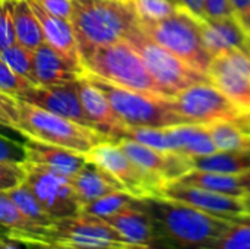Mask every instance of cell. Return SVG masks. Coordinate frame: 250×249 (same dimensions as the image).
Returning a JSON list of instances; mask_svg holds the SVG:
<instances>
[{
	"mask_svg": "<svg viewBox=\"0 0 250 249\" xmlns=\"http://www.w3.org/2000/svg\"><path fill=\"white\" fill-rule=\"evenodd\" d=\"M176 1H177V0H176Z\"/></svg>",
	"mask_w": 250,
	"mask_h": 249,
	"instance_id": "48",
	"label": "cell"
},
{
	"mask_svg": "<svg viewBox=\"0 0 250 249\" xmlns=\"http://www.w3.org/2000/svg\"><path fill=\"white\" fill-rule=\"evenodd\" d=\"M168 134L173 151L186 157H201L218 151L207 125L180 123L170 126Z\"/></svg>",
	"mask_w": 250,
	"mask_h": 249,
	"instance_id": "23",
	"label": "cell"
},
{
	"mask_svg": "<svg viewBox=\"0 0 250 249\" xmlns=\"http://www.w3.org/2000/svg\"><path fill=\"white\" fill-rule=\"evenodd\" d=\"M212 84L236 106L250 112V53L231 50L212 57Z\"/></svg>",
	"mask_w": 250,
	"mask_h": 249,
	"instance_id": "12",
	"label": "cell"
},
{
	"mask_svg": "<svg viewBox=\"0 0 250 249\" xmlns=\"http://www.w3.org/2000/svg\"><path fill=\"white\" fill-rule=\"evenodd\" d=\"M70 25L81 59L122 41L138 25L132 0H70Z\"/></svg>",
	"mask_w": 250,
	"mask_h": 249,
	"instance_id": "2",
	"label": "cell"
},
{
	"mask_svg": "<svg viewBox=\"0 0 250 249\" xmlns=\"http://www.w3.org/2000/svg\"><path fill=\"white\" fill-rule=\"evenodd\" d=\"M205 19L234 18L230 0H204Z\"/></svg>",
	"mask_w": 250,
	"mask_h": 249,
	"instance_id": "39",
	"label": "cell"
},
{
	"mask_svg": "<svg viewBox=\"0 0 250 249\" xmlns=\"http://www.w3.org/2000/svg\"><path fill=\"white\" fill-rule=\"evenodd\" d=\"M138 19L160 21L174 15L182 6L176 0H132Z\"/></svg>",
	"mask_w": 250,
	"mask_h": 249,
	"instance_id": "33",
	"label": "cell"
},
{
	"mask_svg": "<svg viewBox=\"0 0 250 249\" xmlns=\"http://www.w3.org/2000/svg\"><path fill=\"white\" fill-rule=\"evenodd\" d=\"M23 150L25 161L48 167L70 178L86 163L85 154L35 139L26 138V142H23Z\"/></svg>",
	"mask_w": 250,
	"mask_h": 249,
	"instance_id": "20",
	"label": "cell"
},
{
	"mask_svg": "<svg viewBox=\"0 0 250 249\" xmlns=\"http://www.w3.org/2000/svg\"><path fill=\"white\" fill-rule=\"evenodd\" d=\"M7 194L16 203L19 210L37 226L47 229L54 223V220L44 210V207L41 205V203L38 201V198L35 197V194L31 191V188L26 185L25 181L21 185H18L16 188L7 191Z\"/></svg>",
	"mask_w": 250,
	"mask_h": 249,
	"instance_id": "29",
	"label": "cell"
},
{
	"mask_svg": "<svg viewBox=\"0 0 250 249\" xmlns=\"http://www.w3.org/2000/svg\"><path fill=\"white\" fill-rule=\"evenodd\" d=\"M16 242H19L23 249H72L66 248V247H60V245L40 242V241H31V239H22V241H16Z\"/></svg>",
	"mask_w": 250,
	"mask_h": 249,
	"instance_id": "43",
	"label": "cell"
},
{
	"mask_svg": "<svg viewBox=\"0 0 250 249\" xmlns=\"http://www.w3.org/2000/svg\"><path fill=\"white\" fill-rule=\"evenodd\" d=\"M48 13L70 21V13H72V3L70 0H37Z\"/></svg>",
	"mask_w": 250,
	"mask_h": 249,
	"instance_id": "40",
	"label": "cell"
},
{
	"mask_svg": "<svg viewBox=\"0 0 250 249\" xmlns=\"http://www.w3.org/2000/svg\"><path fill=\"white\" fill-rule=\"evenodd\" d=\"M0 57L21 76L28 79L37 87V78L34 72V50L15 43L0 51Z\"/></svg>",
	"mask_w": 250,
	"mask_h": 249,
	"instance_id": "32",
	"label": "cell"
},
{
	"mask_svg": "<svg viewBox=\"0 0 250 249\" xmlns=\"http://www.w3.org/2000/svg\"><path fill=\"white\" fill-rule=\"evenodd\" d=\"M233 15L243 31L250 35V0H230Z\"/></svg>",
	"mask_w": 250,
	"mask_h": 249,
	"instance_id": "41",
	"label": "cell"
},
{
	"mask_svg": "<svg viewBox=\"0 0 250 249\" xmlns=\"http://www.w3.org/2000/svg\"><path fill=\"white\" fill-rule=\"evenodd\" d=\"M138 26L152 41H155L188 65L204 73L209 72L212 56L207 51L202 41L201 19L189 13L183 7L174 15L160 21L138 19Z\"/></svg>",
	"mask_w": 250,
	"mask_h": 249,
	"instance_id": "6",
	"label": "cell"
},
{
	"mask_svg": "<svg viewBox=\"0 0 250 249\" xmlns=\"http://www.w3.org/2000/svg\"><path fill=\"white\" fill-rule=\"evenodd\" d=\"M176 182L202 188L212 192H220L231 197H242L243 189L239 182L237 175H227L220 172L211 170H201V169H190L188 173L176 179Z\"/></svg>",
	"mask_w": 250,
	"mask_h": 249,
	"instance_id": "26",
	"label": "cell"
},
{
	"mask_svg": "<svg viewBox=\"0 0 250 249\" xmlns=\"http://www.w3.org/2000/svg\"><path fill=\"white\" fill-rule=\"evenodd\" d=\"M10 12L16 43L31 50H35L45 41L41 23L34 10L31 9L28 0H10Z\"/></svg>",
	"mask_w": 250,
	"mask_h": 249,
	"instance_id": "24",
	"label": "cell"
},
{
	"mask_svg": "<svg viewBox=\"0 0 250 249\" xmlns=\"http://www.w3.org/2000/svg\"><path fill=\"white\" fill-rule=\"evenodd\" d=\"M72 186L78 194L82 207L97 198L116 191H125L123 186L103 167L88 161L70 178Z\"/></svg>",
	"mask_w": 250,
	"mask_h": 249,
	"instance_id": "22",
	"label": "cell"
},
{
	"mask_svg": "<svg viewBox=\"0 0 250 249\" xmlns=\"http://www.w3.org/2000/svg\"><path fill=\"white\" fill-rule=\"evenodd\" d=\"M0 227L6 229L7 236H34L44 232L19 210L7 191L0 192Z\"/></svg>",
	"mask_w": 250,
	"mask_h": 249,
	"instance_id": "27",
	"label": "cell"
},
{
	"mask_svg": "<svg viewBox=\"0 0 250 249\" xmlns=\"http://www.w3.org/2000/svg\"><path fill=\"white\" fill-rule=\"evenodd\" d=\"M32 85L28 79L16 73L1 57H0V92L19 98L23 92H26Z\"/></svg>",
	"mask_w": 250,
	"mask_h": 249,
	"instance_id": "34",
	"label": "cell"
},
{
	"mask_svg": "<svg viewBox=\"0 0 250 249\" xmlns=\"http://www.w3.org/2000/svg\"><path fill=\"white\" fill-rule=\"evenodd\" d=\"M25 181L23 163L0 161V192L10 191Z\"/></svg>",
	"mask_w": 250,
	"mask_h": 249,
	"instance_id": "35",
	"label": "cell"
},
{
	"mask_svg": "<svg viewBox=\"0 0 250 249\" xmlns=\"http://www.w3.org/2000/svg\"><path fill=\"white\" fill-rule=\"evenodd\" d=\"M28 3L41 23L45 43L50 44L63 56H66L70 62L82 68L81 54L78 50V44H76V38H75L70 21H66V19H62L48 13L37 0H28Z\"/></svg>",
	"mask_w": 250,
	"mask_h": 249,
	"instance_id": "21",
	"label": "cell"
},
{
	"mask_svg": "<svg viewBox=\"0 0 250 249\" xmlns=\"http://www.w3.org/2000/svg\"><path fill=\"white\" fill-rule=\"evenodd\" d=\"M136 201V198L133 195H130L126 191H116L111 194H107L101 198H97L88 204H85L82 207L81 214H86L91 217H97L104 220L105 217L120 211L122 208L133 204Z\"/></svg>",
	"mask_w": 250,
	"mask_h": 249,
	"instance_id": "30",
	"label": "cell"
},
{
	"mask_svg": "<svg viewBox=\"0 0 250 249\" xmlns=\"http://www.w3.org/2000/svg\"><path fill=\"white\" fill-rule=\"evenodd\" d=\"M218 151L250 150V132L229 122H214L207 125Z\"/></svg>",
	"mask_w": 250,
	"mask_h": 249,
	"instance_id": "28",
	"label": "cell"
},
{
	"mask_svg": "<svg viewBox=\"0 0 250 249\" xmlns=\"http://www.w3.org/2000/svg\"><path fill=\"white\" fill-rule=\"evenodd\" d=\"M16 100L29 103L47 112L75 120L81 125L94 128V125L88 119L81 104V100L76 91V81L59 84V85H47V87L37 85V87L29 88Z\"/></svg>",
	"mask_w": 250,
	"mask_h": 249,
	"instance_id": "14",
	"label": "cell"
},
{
	"mask_svg": "<svg viewBox=\"0 0 250 249\" xmlns=\"http://www.w3.org/2000/svg\"><path fill=\"white\" fill-rule=\"evenodd\" d=\"M208 249H250V217L242 216L229 225Z\"/></svg>",
	"mask_w": 250,
	"mask_h": 249,
	"instance_id": "31",
	"label": "cell"
},
{
	"mask_svg": "<svg viewBox=\"0 0 250 249\" xmlns=\"http://www.w3.org/2000/svg\"><path fill=\"white\" fill-rule=\"evenodd\" d=\"M34 72L37 85H59L73 82L83 75V69L70 62L45 41L34 50Z\"/></svg>",
	"mask_w": 250,
	"mask_h": 249,
	"instance_id": "17",
	"label": "cell"
},
{
	"mask_svg": "<svg viewBox=\"0 0 250 249\" xmlns=\"http://www.w3.org/2000/svg\"><path fill=\"white\" fill-rule=\"evenodd\" d=\"M141 204L154 223L157 241L168 249H208L231 223L161 195L141 198Z\"/></svg>",
	"mask_w": 250,
	"mask_h": 249,
	"instance_id": "1",
	"label": "cell"
},
{
	"mask_svg": "<svg viewBox=\"0 0 250 249\" xmlns=\"http://www.w3.org/2000/svg\"><path fill=\"white\" fill-rule=\"evenodd\" d=\"M125 40L138 51L151 76L170 97H174L192 85L212 82L208 73L195 69L152 41L138 25L127 34Z\"/></svg>",
	"mask_w": 250,
	"mask_h": 249,
	"instance_id": "7",
	"label": "cell"
},
{
	"mask_svg": "<svg viewBox=\"0 0 250 249\" xmlns=\"http://www.w3.org/2000/svg\"><path fill=\"white\" fill-rule=\"evenodd\" d=\"M13 241L31 239L72 249H107L126 244L108 223L86 214L54 220L42 233L34 236H7Z\"/></svg>",
	"mask_w": 250,
	"mask_h": 249,
	"instance_id": "9",
	"label": "cell"
},
{
	"mask_svg": "<svg viewBox=\"0 0 250 249\" xmlns=\"http://www.w3.org/2000/svg\"><path fill=\"white\" fill-rule=\"evenodd\" d=\"M239 182H240V186L243 189V194L250 192V170L239 175Z\"/></svg>",
	"mask_w": 250,
	"mask_h": 249,
	"instance_id": "45",
	"label": "cell"
},
{
	"mask_svg": "<svg viewBox=\"0 0 250 249\" xmlns=\"http://www.w3.org/2000/svg\"><path fill=\"white\" fill-rule=\"evenodd\" d=\"M177 3L188 10L189 13H192L193 16H196L198 19L204 21L205 19V7H204V0H177Z\"/></svg>",
	"mask_w": 250,
	"mask_h": 249,
	"instance_id": "42",
	"label": "cell"
},
{
	"mask_svg": "<svg viewBox=\"0 0 250 249\" xmlns=\"http://www.w3.org/2000/svg\"><path fill=\"white\" fill-rule=\"evenodd\" d=\"M83 73L113 85L170 97L155 82L138 51L126 40L100 47L81 59Z\"/></svg>",
	"mask_w": 250,
	"mask_h": 249,
	"instance_id": "4",
	"label": "cell"
},
{
	"mask_svg": "<svg viewBox=\"0 0 250 249\" xmlns=\"http://www.w3.org/2000/svg\"><path fill=\"white\" fill-rule=\"evenodd\" d=\"M116 142L139 167L166 183L179 179L192 169L190 158L183 154L160 151L130 139H117Z\"/></svg>",
	"mask_w": 250,
	"mask_h": 249,
	"instance_id": "15",
	"label": "cell"
},
{
	"mask_svg": "<svg viewBox=\"0 0 250 249\" xmlns=\"http://www.w3.org/2000/svg\"><path fill=\"white\" fill-rule=\"evenodd\" d=\"M86 160L103 167L123 186L126 192L139 200L160 195L166 185L160 178L139 167L113 139L95 145L86 154Z\"/></svg>",
	"mask_w": 250,
	"mask_h": 249,
	"instance_id": "10",
	"label": "cell"
},
{
	"mask_svg": "<svg viewBox=\"0 0 250 249\" xmlns=\"http://www.w3.org/2000/svg\"><path fill=\"white\" fill-rule=\"evenodd\" d=\"M16 132L28 139L63 147L85 156L95 145L110 139L94 128L81 125L21 100H18Z\"/></svg>",
	"mask_w": 250,
	"mask_h": 249,
	"instance_id": "3",
	"label": "cell"
},
{
	"mask_svg": "<svg viewBox=\"0 0 250 249\" xmlns=\"http://www.w3.org/2000/svg\"><path fill=\"white\" fill-rule=\"evenodd\" d=\"M16 43L10 0H0V51Z\"/></svg>",
	"mask_w": 250,
	"mask_h": 249,
	"instance_id": "36",
	"label": "cell"
},
{
	"mask_svg": "<svg viewBox=\"0 0 250 249\" xmlns=\"http://www.w3.org/2000/svg\"><path fill=\"white\" fill-rule=\"evenodd\" d=\"M160 195L173 201L188 204L208 214L229 219V220H234L237 217L245 216L240 197H231V195H226L220 192H212V191H207L202 188L185 185L176 181L167 182L163 186Z\"/></svg>",
	"mask_w": 250,
	"mask_h": 249,
	"instance_id": "13",
	"label": "cell"
},
{
	"mask_svg": "<svg viewBox=\"0 0 250 249\" xmlns=\"http://www.w3.org/2000/svg\"><path fill=\"white\" fill-rule=\"evenodd\" d=\"M107 249H168L166 245H163L161 242H154V244H149V245H135V244H122V245H117V247H113V248Z\"/></svg>",
	"mask_w": 250,
	"mask_h": 249,
	"instance_id": "44",
	"label": "cell"
},
{
	"mask_svg": "<svg viewBox=\"0 0 250 249\" xmlns=\"http://www.w3.org/2000/svg\"><path fill=\"white\" fill-rule=\"evenodd\" d=\"M104 222L116 229L126 244L149 245L158 242L154 223L146 210L142 207L139 198H136L133 204L105 217Z\"/></svg>",
	"mask_w": 250,
	"mask_h": 249,
	"instance_id": "19",
	"label": "cell"
},
{
	"mask_svg": "<svg viewBox=\"0 0 250 249\" xmlns=\"http://www.w3.org/2000/svg\"><path fill=\"white\" fill-rule=\"evenodd\" d=\"M83 76L105 94L114 112L126 126L170 128L186 123L177 113L173 97L122 88L88 73H83Z\"/></svg>",
	"mask_w": 250,
	"mask_h": 249,
	"instance_id": "5",
	"label": "cell"
},
{
	"mask_svg": "<svg viewBox=\"0 0 250 249\" xmlns=\"http://www.w3.org/2000/svg\"><path fill=\"white\" fill-rule=\"evenodd\" d=\"M0 161L23 163L25 161L23 144H19L7 136L0 135Z\"/></svg>",
	"mask_w": 250,
	"mask_h": 249,
	"instance_id": "38",
	"label": "cell"
},
{
	"mask_svg": "<svg viewBox=\"0 0 250 249\" xmlns=\"http://www.w3.org/2000/svg\"><path fill=\"white\" fill-rule=\"evenodd\" d=\"M76 91L83 112L86 113L94 128L107 135L110 139H114L123 129L125 123L114 112L105 94L83 75L76 79Z\"/></svg>",
	"mask_w": 250,
	"mask_h": 249,
	"instance_id": "16",
	"label": "cell"
},
{
	"mask_svg": "<svg viewBox=\"0 0 250 249\" xmlns=\"http://www.w3.org/2000/svg\"><path fill=\"white\" fill-rule=\"evenodd\" d=\"M201 32L204 45L212 57L231 50L249 53V35L243 31L236 18L204 19L201 21Z\"/></svg>",
	"mask_w": 250,
	"mask_h": 249,
	"instance_id": "18",
	"label": "cell"
},
{
	"mask_svg": "<svg viewBox=\"0 0 250 249\" xmlns=\"http://www.w3.org/2000/svg\"><path fill=\"white\" fill-rule=\"evenodd\" d=\"M18 123V100L12 95L0 92V126L16 132Z\"/></svg>",
	"mask_w": 250,
	"mask_h": 249,
	"instance_id": "37",
	"label": "cell"
},
{
	"mask_svg": "<svg viewBox=\"0 0 250 249\" xmlns=\"http://www.w3.org/2000/svg\"><path fill=\"white\" fill-rule=\"evenodd\" d=\"M23 169L26 185L53 220L81 214L82 203L72 186L70 176L28 161H23Z\"/></svg>",
	"mask_w": 250,
	"mask_h": 249,
	"instance_id": "11",
	"label": "cell"
},
{
	"mask_svg": "<svg viewBox=\"0 0 250 249\" xmlns=\"http://www.w3.org/2000/svg\"><path fill=\"white\" fill-rule=\"evenodd\" d=\"M249 53H250V35H249Z\"/></svg>",
	"mask_w": 250,
	"mask_h": 249,
	"instance_id": "47",
	"label": "cell"
},
{
	"mask_svg": "<svg viewBox=\"0 0 250 249\" xmlns=\"http://www.w3.org/2000/svg\"><path fill=\"white\" fill-rule=\"evenodd\" d=\"M240 203H242V207H243V214L250 217V192H245L240 197Z\"/></svg>",
	"mask_w": 250,
	"mask_h": 249,
	"instance_id": "46",
	"label": "cell"
},
{
	"mask_svg": "<svg viewBox=\"0 0 250 249\" xmlns=\"http://www.w3.org/2000/svg\"><path fill=\"white\" fill-rule=\"evenodd\" d=\"M192 169L220 172L227 175H242L250 170V150L215 151L208 156L189 157Z\"/></svg>",
	"mask_w": 250,
	"mask_h": 249,
	"instance_id": "25",
	"label": "cell"
},
{
	"mask_svg": "<svg viewBox=\"0 0 250 249\" xmlns=\"http://www.w3.org/2000/svg\"><path fill=\"white\" fill-rule=\"evenodd\" d=\"M173 101L186 123L229 122L250 132V112L236 106L212 82L192 85L176 94Z\"/></svg>",
	"mask_w": 250,
	"mask_h": 249,
	"instance_id": "8",
	"label": "cell"
}]
</instances>
